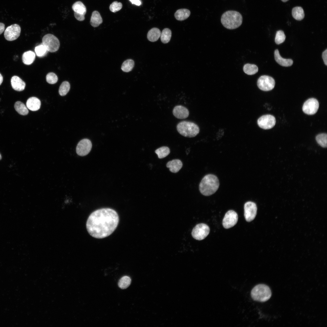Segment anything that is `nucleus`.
I'll list each match as a JSON object with an SVG mask.
<instances>
[{"mask_svg": "<svg viewBox=\"0 0 327 327\" xmlns=\"http://www.w3.org/2000/svg\"><path fill=\"white\" fill-rule=\"evenodd\" d=\"M119 222L118 215L115 210L103 208L91 213L87 221L86 228L91 236L101 239L111 234L117 227Z\"/></svg>", "mask_w": 327, "mask_h": 327, "instance_id": "1", "label": "nucleus"}, {"mask_svg": "<svg viewBox=\"0 0 327 327\" xmlns=\"http://www.w3.org/2000/svg\"><path fill=\"white\" fill-rule=\"evenodd\" d=\"M219 186V182L217 177L212 174L204 176L199 185L200 193L205 196H210L215 193Z\"/></svg>", "mask_w": 327, "mask_h": 327, "instance_id": "2", "label": "nucleus"}, {"mask_svg": "<svg viewBox=\"0 0 327 327\" xmlns=\"http://www.w3.org/2000/svg\"><path fill=\"white\" fill-rule=\"evenodd\" d=\"M243 18L238 12L229 10L222 15L221 21L223 25L229 29H236L240 26L242 23Z\"/></svg>", "mask_w": 327, "mask_h": 327, "instance_id": "3", "label": "nucleus"}, {"mask_svg": "<svg viewBox=\"0 0 327 327\" xmlns=\"http://www.w3.org/2000/svg\"><path fill=\"white\" fill-rule=\"evenodd\" d=\"M178 132L182 135L186 137H195L199 132L198 126L194 123L183 121L179 123L177 126Z\"/></svg>", "mask_w": 327, "mask_h": 327, "instance_id": "4", "label": "nucleus"}, {"mask_svg": "<svg viewBox=\"0 0 327 327\" xmlns=\"http://www.w3.org/2000/svg\"><path fill=\"white\" fill-rule=\"evenodd\" d=\"M272 295L269 287L264 284H259L255 286L252 289L251 296L255 301L265 302L268 300Z\"/></svg>", "mask_w": 327, "mask_h": 327, "instance_id": "5", "label": "nucleus"}, {"mask_svg": "<svg viewBox=\"0 0 327 327\" xmlns=\"http://www.w3.org/2000/svg\"><path fill=\"white\" fill-rule=\"evenodd\" d=\"M42 44L48 51L54 52L57 51L60 46V42L58 39L51 34L45 35L42 39Z\"/></svg>", "mask_w": 327, "mask_h": 327, "instance_id": "6", "label": "nucleus"}, {"mask_svg": "<svg viewBox=\"0 0 327 327\" xmlns=\"http://www.w3.org/2000/svg\"><path fill=\"white\" fill-rule=\"evenodd\" d=\"M210 231V228L207 225L203 223H199L193 229L192 235L195 239L202 240L208 235Z\"/></svg>", "mask_w": 327, "mask_h": 327, "instance_id": "7", "label": "nucleus"}, {"mask_svg": "<svg viewBox=\"0 0 327 327\" xmlns=\"http://www.w3.org/2000/svg\"><path fill=\"white\" fill-rule=\"evenodd\" d=\"M275 82L274 79L267 75L260 76L257 81L259 88L264 91H268L272 90L274 87Z\"/></svg>", "mask_w": 327, "mask_h": 327, "instance_id": "8", "label": "nucleus"}, {"mask_svg": "<svg viewBox=\"0 0 327 327\" xmlns=\"http://www.w3.org/2000/svg\"><path fill=\"white\" fill-rule=\"evenodd\" d=\"M319 106L318 100L313 98L307 100L304 103L302 107L303 111L308 115H313L317 112Z\"/></svg>", "mask_w": 327, "mask_h": 327, "instance_id": "9", "label": "nucleus"}, {"mask_svg": "<svg viewBox=\"0 0 327 327\" xmlns=\"http://www.w3.org/2000/svg\"><path fill=\"white\" fill-rule=\"evenodd\" d=\"M259 126L261 128L266 130L272 128L274 127L276 120L275 117L270 114H266L260 117L257 120Z\"/></svg>", "mask_w": 327, "mask_h": 327, "instance_id": "10", "label": "nucleus"}, {"mask_svg": "<svg viewBox=\"0 0 327 327\" xmlns=\"http://www.w3.org/2000/svg\"><path fill=\"white\" fill-rule=\"evenodd\" d=\"M257 208L256 203L251 201L246 203L244 205V216L246 220L250 222L255 218L257 213Z\"/></svg>", "mask_w": 327, "mask_h": 327, "instance_id": "11", "label": "nucleus"}, {"mask_svg": "<svg viewBox=\"0 0 327 327\" xmlns=\"http://www.w3.org/2000/svg\"><path fill=\"white\" fill-rule=\"evenodd\" d=\"M21 28L19 25L14 24L8 27L4 32V37L7 40L12 41L17 39L19 36Z\"/></svg>", "mask_w": 327, "mask_h": 327, "instance_id": "12", "label": "nucleus"}, {"mask_svg": "<svg viewBox=\"0 0 327 327\" xmlns=\"http://www.w3.org/2000/svg\"><path fill=\"white\" fill-rule=\"evenodd\" d=\"M238 220L236 213L233 210H230L226 213L223 219V226L225 229L230 228L236 224Z\"/></svg>", "mask_w": 327, "mask_h": 327, "instance_id": "13", "label": "nucleus"}, {"mask_svg": "<svg viewBox=\"0 0 327 327\" xmlns=\"http://www.w3.org/2000/svg\"><path fill=\"white\" fill-rule=\"evenodd\" d=\"M72 9L74 11V16L78 21H81L85 19V15L86 13V8L81 1H77L72 5Z\"/></svg>", "mask_w": 327, "mask_h": 327, "instance_id": "14", "label": "nucleus"}, {"mask_svg": "<svg viewBox=\"0 0 327 327\" xmlns=\"http://www.w3.org/2000/svg\"><path fill=\"white\" fill-rule=\"evenodd\" d=\"M91 141L87 139L81 140L78 144L76 149L77 153L79 156H83L87 155L92 148Z\"/></svg>", "mask_w": 327, "mask_h": 327, "instance_id": "15", "label": "nucleus"}, {"mask_svg": "<svg viewBox=\"0 0 327 327\" xmlns=\"http://www.w3.org/2000/svg\"><path fill=\"white\" fill-rule=\"evenodd\" d=\"M173 113L175 117L180 119L187 118L189 113L188 109L182 105H177L175 107L173 110Z\"/></svg>", "mask_w": 327, "mask_h": 327, "instance_id": "16", "label": "nucleus"}, {"mask_svg": "<svg viewBox=\"0 0 327 327\" xmlns=\"http://www.w3.org/2000/svg\"><path fill=\"white\" fill-rule=\"evenodd\" d=\"M11 84L13 88L17 91L23 90L25 86V83L19 77L16 76L12 77Z\"/></svg>", "mask_w": 327, "mask_h": 327, "instance_id": "17", "label": "nucleus"}, {"mask_svg": "<svg viewBox=\"0 0 327 327\" xmlns=\"http://www.w3.org/2000/svg\"><path fill=\"white\" fill-rule=\"evenodd\" d=\"M183 163L179 159H174L168 161L166 164L167 167L169 169L170 171L172 173H176L182 168Z\"/></svg>", "mask_w": 327, "mask_h": 327, "instance_id": "18", "label": "nucleus"}, {"mask_svg": "<svg viewBox=\"0 0 327 327\" xmlns=\"http://www.w3.org/2000/svg\"><path fill=\"white\" fill-rule=\"evenodd\" d=\"M274 54L275 61L280 65L284 67H289L292 64V60L290 59H286L282 58L278 49H276L275 51Z\"/></svg>", "mask_w": 327, "mask_h": 327, "instance_id": "19", "label": "nucleus"}, {"mask_svg": "<svg viewBox=\"0 0 327 327\" xmlns=\"http://www.w3.org/2000/svg\"><path fill=\"white\" fill-rule=\"evenodd\" d=\"M41 105L39 99L35 97H31L28 98L26 102V106L30 110L35 111L39 109Z\"/></svg>", "mask_w": 327, "mask_h": 327, "instance_id": "20", "label": "nucleus"}, {"mask_svg": "<svg viewBox=\"0 0 327 327\" xmlns=\"http://www.w3.org/2000/svg\"><path fill=\"white\" fill-rule=\"evenodd\" d=\"M190 14V11L187 9L182 8L177 10L174 14L176 19L179 21H183L188 18Z\"/></svg>", "mask_w": 327, "mask_h": 327, "instance_id": "21", "label": "nucleus"}, {"mask_svg": "<svg viewBox=\"0 0 327 327\" xmlns=\"http://www.w3.org/2000/svg\"><path fill=\"white\" fill-rule=\"evenodd\" d=\"M102 19L99 13L97 11L93 12L90 21L91 26L94 27L98 26L102 23Z\"/></svg>", "mask_w": 327, "mask_h": 327, "instance_id": "22", "label": "nucleus"}, {"mask_svg": "<svg viewBox=\"0 0 327 327\" xmlns=\"http://www.w3.org/2000/svg\"><path fill=\"white\" fill-rule=\"evenodd\" d=\"M161 32L160 29L156 28L150 29L147 34L148 40L151 42L157 41L160 36Z\"/></svg>", "mask_w": 327, "mask_h": 327, "instance_id": "23", "label": "nucleus"}, {"mask_svg": "<svg viewBox=\"0 0 327 327\" xmlns=\"http://www.w3.org/2000/svg\"><path fill=\"white\" fill-rule=\"evenodd\" d=\"M35 57V54L34 52L31 51H28L23 54L22 61L25 64L30 65L33 62Z\"/></svg>", "mask_w": 327, "mask_h": 327, "instance_id": "24", "label": "nucleus"}, {"mask_svg": "<svg viewBox=\"0 0 327 327\" xmlns=\"http://www.w3.org/2000/svg\"><path fill=\"white\" fill-rule=\"evenodd\" d=\"M292 15L293 18L296 20H301L303 19L305 16L304 11L301 7H295L292 9Z\"/></svg>", "mask_w": 327, "mask_h": 327, "instance_id": "25", "label": "nucleus"}, {"mask_svg": "<svg viewBox=\"0 0 327 327\" xmlns=\"http://www.w3.org/2000/svg\"><path fill=\"white\" fill-rule=\"evenodd\" d=\"M16 111L20 114L25 115L28 113V110L25 105L20 101L16 102L14 105Z\"/></svg>", "mask_w": 327, "mask_h": 327, "instance_id": "26", "label": "nucleus"}, {"mask_svg": "<svg viewBox=\"0 0 327 327\" xmlns=\"http://www.w3.org/2000/svg\"><path fill=\"white\" fill-rule=\"evenodd\" d=\"M243 70L244 72L247 74L252 75L257 72L258 68L256 65L247 63L244 66Z\"/></svg>", "mask_w": 327, "mask_h": 327, "instance_id": "27", "label": "nucleus"}, {"mask_svg": "<svg viewBox=\"0 0 327 327\" xmlns=\"http://www.w3.org/2000/svg\"><path fill=\"white\" fill-rule=\"evenodd\" d=\"M171 31L168 28H165L162 31L160 35L161 41L164 43H167L170 41L171 37Z\"/></svg>", "mask_w": 327, "mask_h": 327, "instance_id": "28", "label": "nucleus"}, {"mask_svg": "<svg viewBox=\"0 0 327 327\" xmlns=\"http://www.w3.org/2000/svg\"><path fill=\"white\" fill-rule=\"evenodd\" d=\"M155 153L159 158L162 159L167 157L170 154V150L167 147L163 146L156 149Z\"/></svg>", "mask_w": 327, "mask_h": 327, "instance_id": "29", "label": "nucleus"}, {"mask_svg": "<svg viewBox=\"0 0 327 327\" xmlns=\"http://www.w3.org/2000/svg\"><path fill=\"white\" fill-rule=\"evenodd\" d=\"M134 65V61L131 59L127 60L123 63L121 70L124 72H128L132 70Z\"/></svg>", "mask_w": 327, "mask_h": 327, "instance_id": "30", "label": "nucleus"}, {"mask_svg": "<svg viewBox=\"0 0 327 327\" xmlns=\"http://www.w3.org/2000/svg\"><path fill=\"white\" fill-rule=\"evenodd\" d=\"M131 282L130 278L128 276H125L122 277L119 280L118 285L120 288L123 289H125L130 286Z\"/></svg>", "mask_w": 327, "mask_h": 327, "instance_id": "31", "label": "nucleus"}, {"mask_svg": "<svg viewBox=\"0 0 327 327\" xmlns=\"http://www.w3.org/2000/svg\"><path fill=\"white\" fill-rule=\"evenodd\" d=\"M315 139L318 143L322 147H327V134L325 133H322L317 135Z\"/></svg>", "mask_w": 327, "mask_h": 327, "instance_id": "32", "label": "nucleus"}, {"mask_svg": "<svg viewBox=\"0 0 327 327\" xmlns=\"http://www.w3.org/2000/svg\"><path fill=\"white\" fill-rule=\"evenodd\" d=\"M70 84L67 81L63 82L60 86L59 93L61 96L66 95L69 92L70 89Z\"/></svg>", "mask_w": 327, "mask_h": 327, "instance_id": "33", "label": "nucleus"}, {"mask_svg": "<svg viewBox=\"0 0 327 327\" xmlns=\"http://www.w3.org/2000/svg\"><path fill=\"white\" fill-rule=\"evenodd\" d=\"M35 51L37 55L39 57H42L46 55L48 51L45 46L42 44L36 46L35 48Z\"/></svg>", "mask_w": 327, "mask_h": 327, "instance_id": "34", "label": "nucleus"}, {"mask_svg": "<svg viewBox=\"0 0 327 327\" xmlns=\"http://www.w3.org/2000/svg\"><path fill=\"white\" fill-rule=\"evenodd\" d=\"M286 36L284 32L282 30H279L277 31L275 38V42L276 44H280L285 41Z\"/></svg>", "mask_w": 327, "mask_h": 327, "instance_id": "35", "label": "nucleus"}, {"mask_svg": "<svg viewBox=\"0 0 327 327\" xmlns=\"http://www.w3.org/2000/svg\"><path fill=\"white\" fill-rule=\"evenodd\" d=\"M46 80L48 83L50 84H53L56 83L58 81V78L57 75L54 73L50 72L48 73L46 76Z\"/></svg>", "mask_w": 327, "mask_h": 327, "instance_id": "36", "label": "nucleus"}, {"mask_svg": "<svg viewBox=\"0 0 327 327\" xmlns=\"http://www.w3.org/2000/svg\"><path fill=\"white\" fill-rule=\"evenodd\" d=\"M122 5L121 2L115 1L113 2L110 5L109 9L111 12H115L120 10L122 8Z\"/></svg>", "mask_w": 327, "mask_h": 327, "instance_id": "37", "label": "nucleus"}, {"mask_svg": "<svg viewBox=\"0 0 327 327\" xmlns=\"http://www.w3.org/2000/svg\"><path fill=\"white\" fill-rule=\"evenodd\" d=\"M322 57L325 64L327 65V49L325 50L322 53Z\"/></svg>", "mask_w": 327, "mask_h": 327, "instance_id": "38", "label": "nucleus"}, {"mask_svg": "<svg viewBox=\"0 0 327 327\" xmlns=\"http://www.w3.org/2000/svg\"><path fill=\"white\" fill-rule=\"evenodd\" d=\"M131 2L132 4H135L139 6L141 4V2L140 0H129Z\"/></svg>", "mask_w": 327, "mask_h": 327, "instance_id": "39", "label": "nucleus"}, {"mask_svg": "<svg viewBox=\"0 0 327 327\" xmlns=\"http://www.w3.org/2000/svg\"><path fill=\"white\" fill-rule=\"evenodd\" d=\"M5 25L4 24L0 23V35H1L5 30Z\"/></svg>", "mask_w": 327, "mask_h": 327, "instance_id": "40", "label": "nucleus"}, {"mask_svg": "<svg viewBox=\"0 0 327 327\" xmlns=\"http://www.w3.org/2000/svg\"><path fill=\"white\" fill-rule=\"evenodd\" d=\"M3 78L1 74L0 73V85L2 83L3 81Z\"/></svg>", "mask_w": 327, "mask_h": 327, "instance_id": "41", "label": "nucleus"}, {"mask_svg": "<svg viewBox=\"0 0 327 327\" xmlns=\"http://www.w3.org/2000/svg\"><path fill=\"white\" fill-rule=\"evenodd\" d=\"M282 2H286L288 1L289 0H281Z\"/></svg>", "mask_w": 327, "mask_h": 327, "instance_id": "42", "label": "nucleus"}, {"mask_svg": "<svg viewBox=\"0 0 327 327\" xmlns=\"http://www.w3.org/2000/svg\"><path fill=\"white\" fill-rule=\"evenodd\" d=\"M1 158H2V157H1V154H0V160L1 159Z\"/></svg>", "mask_w": 327, "mask_h": 327, "instance_id": "43", "label": "nucleus"}]
</instances>
